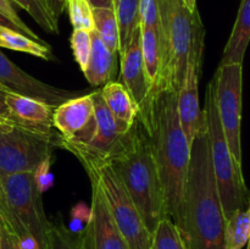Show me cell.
I'll return each mask as SVG.
<instances>
[{
	"label": "cell",
	"instance_id": "cell-1",
	"mask_svg": "<svg viewBox=\"0 0 250 249\" xmlns=\"http://www.w3.org/2000/svg\"><path fill=\"white\" fill-rule=\"evenodd\" d=\"M138 119L146 127L164 192L167 219L181 227L183 202L190 160L188 144L177 110V93L160 88L139 109Z\"/></svg>",
	"mask_w": 250,
	"mask_h": 249
},
{
	"label": "cell",
	"instance_id": "cell-2",
	"mask_svg": "<svg viewBox=\"0 0 250 249\" xmlns=\"http://www.w3.org/2000/svg\"><path fill=\"white\" fill-rule=\"evenodd\" d=\"M225 226L226 219L212 168L204 114L203 124L190 144L180 229L188 249H225Z\"/></svg>",
	"mask_w": 250,
	"mask_h": 249
},
{
	"label": "cell",
	"instance_id": "cell-3",
	"mask_svg": "<svg viewBox=\"0 0 250 249\" xmlns=\"http://www.w3.org/2000/svg\"><path fill=\"white\" fill-rule=\"evenodd\" d=\"M110 166L141 212L146 228L153 233L166 219L164 192L146 127L137 116L124 148L109 161Z\"/></svg>",
	"mask_w": 250,
	"mask_h": 249
},
{
	"label": "cell",
	"instance_id": "cell-4",
	"mask_svg": "<svg viewBox=\"0 0 250 249\" xmlns=\"http://www.w3.org/2000/svg\"><path fill=\"white\" fill-rule=\"evenodd\" d=\"M2 225L19 239L21 249H45L50 221L32 172L0 176Z\"/></svg>",
	"mask_w": 250,
	"mask_h": 249
},
{
	"label": "cell",
	"instance_id": "cell-5",
	"mask_svg": "<svg viewBox=\"0 0 250 249\" xmlns=\"http://www.w3.org/2000/svg\"><path fill=\"white\" fill-rule=\"evenodd\" d=\"M159 10L163 59L160 88H171L178 94L185 81L193 42L198 33L204 31V26L198 9L190 11L183 0H159Z\"/></svg>",
	"mask_w": 250,
	"mask_h": 249
},
{
	"label": "cell",
	"instance_id": "cell-6",
	"mask_svg": "<svg viewBox=\"0 0 250 249\" xmlns=\"http://www.w3.org/2000/svg\"><path fill=\"white\" fill-rule=\"evenodd\" d=\"M209 133L210 154L212 168L216 180L219 197L224 210L225 219L231 217L237 210L243 209L248 204V189L243 176V168L239 167L229 148L224 129L219 119L215 99L214 81H210L205 94L204 106Z\"/></svg>",
	"mask_w": 250,
	"mask_h": 249
},
{
	"label": "cell",
	"instance_id": "cell-7",
	"mask_svg": "<svg viewBox=\"0 0 250 249\" xmlns=\"http://www.w3.org/2000/svg\"><path fill=\"white\" fill-rule=\"evenodd\" d=\"M88 176L99 183L111 216L128 249H150L151 236L138 208L109 164L87 166Z\"/></svg>",
	"mask_w": 250,
	"mask_h": 249
},
{
	"label": "cell",
	"instance_id": "cell-8",
	"mask_svg": "<svg viewBox=\"0 0 250 249\" xmlns=\"http://www.w3.org/2000/svg\"><path fill=\"white\" fill-rule=\"evenodd\" d=\"M59 132L53 136L16 124L0 126V176L33 172L45 158L60 148Z\"/></svg>",
	"mask_w": 250,
	"mask_h": 249
},
{
	"label": "cell",
	"instance_id": "cell-9",
	"mask_svg": "<svg viewBox=\"0 0 250 249\" xmlns=\"http://www.w3.org/2000/svg\"><path fill=\"white\" fill-rule=\"evenodd\" d=\"M212 81L217 112L225 138L234 161L242 168L241 124L243 65L229 63L219 66Z\"/></svg>",
	"mask_w": 250,
	"mask_h": 249
},
{
	"label": "cell",
	"instance_id": "cell-10",
	"mask_svg": "<svg viewBox=\"0 0 250 249\" xmlns=\"http://www.w3.org/2000/svg\"><path fill=\"white\" fill-rule=\"evenodd\" d=\"M53 126L61 137L60 148L70 153L85 148L97 132L93 93L73 97L54 109Z\"/></svg>",
	"mask_w": 250,
	"mask_h": 249
},
{
	"label": "cell",
	"instance_id": "cell-11",
	"mask_svg": "<svg viewBox=\"0 0 250 249\" xmlns=\"http://www.w3.org/2000/svg\"><path fill=\"white\" fill-rule=\"evenodd\" d=\"M97 115V132L93 141L85 148L72 153L83 167L106 164L124 148L128 132H125L107 109L100 89L93 92Z\"/></svg>",
	"mask_w": 250,
	"mask_h": 249
},
{
	"label": "cell",
	"instance_id": "cell-12",
	"mask_svg": "<svg viewBox=\"0 0 250 249\" xmlns=\"http://www.w3.org/2000/svg\"><path fill=\"white\" fill-rule=\"evenodd\" d=\"M205 31L198 33L188 55L185 81L177 94V110L188 144H192L198 129L204 121V111L199 104V76L202 71Z\"/></svg>",
	"mask_w": 250,
	"mask_h": 249
},
{
	"label": "cell",
	"instance_id": "cell-13",
	"mask_svg": "<svg viewBox=\"0 0 250 249\" xmlns=\"http://www.w3.org/2000/svg\"><path fill=\"white\" fill-rule=\"evenodd\" d=\"M92 186L90 217L80 234L84 249H128L111 216L99 183L88 176Z\"/></svg>",
	"mask_w": 250,
	"mask_h": 249
},
{
	"label": "cell",
	"instance_id": "cell-14",
	"mask_svg": "<svg viewBox=\"0 0 250 249\" xmlns=\"http://www.w3.org/2000/svg\"><path fill=\"white\" fill-rule=\"evenodd\" d=\"M0 87L10 93L41 100L54 107L71 98L83 94L82 92L62 89L37 80L33 76L24 72L16 63L12 62L1 51H0Z\"/></svg>",
	"mask_w": 250,
	"mask_h": 249
},
{
	"label": "cell",
	"instance_id": "cell-15",
	"mask_svg": "<svg viewBox=\"0 0 250 249\" xmlns=\"http://www.w3.org/2000/svg\"><path fill=\"white\" fill-rule=\"evenodd\" d=\"M121 83L127 88L139 109L148 103L151 90L149 87L141 46V28H138L128 48L120 56Z\"/></svg>",
	"mask_w": 250,
	"mask_h": 249
},
{
	"label": "cell",
	"instance_id": "cell-16",
	"mask_svg": "<svg viewBox=\"0 0 250 249\" xmlns=\"http://www.w3.org/2000/svg\"><path fill=\"white\" fill-rule=\"evenodd\" d=\"M5 103L12 121L17 126L49 136L58 133L56 129L53 131V112L55 107L51 105L10 92L5 95Z\"/></svg>",
	"mask_w": 250,
	"mask_h": 249
},
{
	"label": "cell",
	"instance_id": "cell-17",
	"mask_svg": "<svg viewBox=\"0 0 250 249\" xmlns=\"http://www.w3.org/2000/svg\"><path fill=\"white\" fill-rule=\"evenodd\" d=\"M90 39L92 50L89 62L83 73L90 85L100 87L114 81L117 70V54L112 53L106 48L95 29L90 32Z\"/></svg>",
	"mask_w": 250,
	"mask_h": 249
},
{
	"label": "cell",
	"instance_id": "cell-18",
	"mask_svg": "<svg viewBox=\"0 0 250 249\" xmlns=\"http://www.w3.org/2000/svg\"><path fill=\"white\" fill-rule=\"evenodd\" d=\"M100 94L122 129L128 132L138 116L139 107L127 88L121 82L111 81L100 88Z\"/></svg>",
	"mask_w": 250,
	"mask_h": 249
},
{
	"label": "cell",
	"instance_id": "cell-19",
	"mask_svg": "<svg viewBox=\"0 0 250 249\" xmlns=\"http://www.w3.org/2000/svg\"><path fill=\"white\" fill-rule=\"evenodd\" d=\"M250 42V0H242L236 22L222 53L220 65H243L246 51Z\"/></svg>",
	"mask_w": 250,
	"mask_h": 249
},
{
	"label": "cell",
	"instance_id": "cell-20",
	"mask_svg": "<svg viewBox=\"0 0 250 249\" xmlns=\"http://www.w3.org/2000/svg\"><path fill=\"white\" fill-rule=\"evenodd\" d=\"M141 28V46L144 67L151 94L160 88L163 59H161L160 34L156 28ZM150 94V95H151Z\"/></svg>",
	"mask_w": 250,
	"mask_h": 249
},
{
	"label": "cell",
	"instance_id": "cell-21",
	"mask_svg": "<svg viewBox=\"0 0 250 249\" xmlns=\"http://www.w3.org/2000/svg\"><path fill=\"white\" fill-rule=\"evenodd\" d=\"M0 48L29 54L45 61L55 60L51 46L46 42H38L10 27L0 26Z\"/></svg>",
	"mask_w": 250,
	"mask_h": 249
},
{
	"label": "cell",
	"instance_id": "cell-22",
	"mask_svg": "<svg viewBox=\"0 0 250 249\" xmlns=\"http://www.w3.org/2000/svg\"><path fill=\"white\" fill-rule=\"evenodd\" d=\"M138 7L139 0H114V11L120 31V56L128 48L134 33L139 28Z\"/></svg>",
	"mask_w": 250,
	"mask_h": 249
},
{
	"label": "cell",
	"instance_id": "cell-23",
	"mask_svg": "<svg viewBox=\"0 0 250 249\" xmlns=\"http://www.w3.org/2000/svg\"><path fill=\"white\" fill-rule=\"evenodd\" d=\"M250 238V204L226 220L225 249H242Z\"/></svg>",
	"mask_w": 250,
	"mask_h": 249
},
{
	"label": "cell",
	"instance_id": "cell-24",
	"mask_svg": "<svg viewBox=\"0 0 250 249\" xmlns=\"http://www.w3.org/2000/svg\"><path fill=\"white\" fill-rule=\"evenodd\" d=\"M93 19L98 36L112 53L119 54L120 31L114 9L93 7Z\"/></svg>",
	"mask_w": 250,
	"mask_h": 249
},
{
	"label": "cell",
	"instance_id": "cell-25",
	"mask_svg": "<svg viewBox=\"0 0 250 249\" xmlns=\"http://www.w3.org/2000/svg\"><path fill=\"white\" fill-rule=\"evenodd\" d=\"M150 249H188L180 227L170 219H163L151 233Z\"/></svg>",
	"mask_w": 250,
	"mask_h": 249
},
{
	"label": "cell",
	"instance_id": "cell-26",
	"mask_svg": "<svg viewBox=\"0 0 250 249\" xmlns=\"http://www.w3.org/2000/svg\"><path fill=\"white\" fill-rule=\"evenodd\" d=\"M45 249H84L80 234L71 231L60 219L50 221Z\"/></svg>",
	"mask_w": 250,
	"mask_h": 249
},
{
	"label": "cell",
	"instance_id": "cell-27",
	"mask_svg": "<svg viewBox=\"0 0 250 249\" xmlns=\"http://www.w3.org/2000/svg\"><path fill=\"white\" fill-rule=\"evenodd\" d=\"M15 5L23 9L29 16L46 32L59 33L58 21L54 19L42 0H11Z\"/></svg>",
	"mask_w": 250,
	"mask_h": 249
},
{
	"label": "cell",
	"instance_id": "cell-28",
	"mask_svg": "<svg viewBox=\"0 0 250 249\" xmlns=\"http://www.w3.org/2000/svg\"><path fill=\"white\" fill-rule=\"evenodd\" d=\"M66 7L73 29L94 31L93 7L88 0H66Z\"/></svg>",
	"mask_w": 250,
	"mask_h": 249
},
{
	"label": "cell",
	"instance_id": "cell-29",
	"mask_svg": "<svg viewBox=\"0 0 250 249\" xmlns=\"http://www.w3.org/2000/svg\"><path fill=\"white\" fill-rule=\"evenodd\" d=\"M70 42L75 61L80 66L81 70L84 72L89 62L90 50H92L90 32L84 31V29H73Z\"/></svg>",
	"mask_w": 250,
	"mask_h": 249
},
{
	"label": "cell",
	"instance_id": "cell-30",
	"mask_svg": "<svg viewBox=\"0 0 250 249\" xmlns=\"http://www.w3.org/2000/svg\"><path fill=\"white\" fill-rule=\"evenodd\" d=\"M139 27L142 28H160V10L159 0H139Z\"/></svg>",
	"mask_w": 250,
	"mask_h": 249
},
{
	"label": "cell",
	"instance_id": "cell-31",
	"mask_svg": "<svg viewBox=\"0 0 250 249\" xmlns=\"http://www.w3.org/2000/svg\"><path fill=\"white\" fill-rule=\"evenodd\" d=\"M14 5L15 4L11 0H0V15H2L6 20H9V21L23 34H26V36L31 37V38L36 39V41L38 42H44L43 39L39 38L38 34L34 33V32L22 21V19L20 17V15L17 14Z\"/></svg>",
	"mask_w": 250,
	"mask_h": 249
},
{
	"label": "cell",
	"instance_id": "cell-32",
	"mask_svg": "<svg viewBox=\"0 0 250 249\" xmlns=\"http://www.w3.org/2000/svg\"><path fill=\"white\" fill-rule=\"evenodd\" d=\"M51 156L53 155L44 159V160L34 168L33 172H32L34 183L37 185V188H38L39 192H41L42 194L53 186V175H51L50 171Z\"/></svg>",
	"mask_w": 250,
	"mask_h": 249
},
{
	"label": "cell",
	"instance_id": "cell-33",
	"mask_svg": "<svg viewBox=\"0 0 250 249\" xmlns=\"http://www.w3.org/2000/svg\"><path fill=\"white\" fill-rule=\"evenodd\" d=\"M1 249H21L17 237L5 225H1Z\"/></svg>",
	"mask_w": 250,
	"mask_h": 249
},
{
	"label": "cell",
	"instance_id": "cell-34",
	"mask_svg": "<svg viewBox=\"0 0 250 249\" xmlns=\"http://www.w3.org/2000/svg\"><path fill=\"white\" fill-rule=\"evenodd\" d=\"M6 93L7 90L0 87V126H2V124H16L12 121L9 109H7V105L5 103V95H6Z\"/></svg>",
	"mask_w": 250,
	"mask_h": 249
},
{
	"label": "cell",
	"instance_id": "cell-35",
	"mask_svg": "<svg viewBox=\"0 0 250 249\" xmlns=\"http://www.w3.org/2000/svg\"><path fill=\"white\" fill-rule=\"evenodd\" d=\"M51 16L58 21L66 9V0H43Z\"/></svg>",
	"mask_w": 250,
	"mask_h": 249
},
{
	"label": "cell",
	"instance_id": "cell-36",
	"mask_svg": "<svg viewBox=\"0 0 250 249\" xmlns=\"http://www.w3.org/2000/svg\"><path fill=\"white\" fill-rule=\"evenodd\" d=\"M92 7H104V9H114V0H88Z\"/></svg>",
	"mask_w": 250,
	"mask_h": 249
},
{
	"label": "cell",
	"instance_id": "cell-37",
	"mask_svg": "<svg viewBox=\"0 0 250 249\" xmlns=\"http://www.w3.org/2000/svg\"><path fill=\"white\" fill-rule=\"evenodd\" d=\"M183 2H185L187 9L190 10V11H195L197 10V0H183Z\"/></svg>",
	"mask_w": 250,
	"mask_h": 249
},
{
	"label": "cell",
	"instance_id": "cell-38",
	"mask_svg": "<svg viewBox=\"0 0 250 249\" xmlns=\"http://www.w3.org/2000/svg\"><path fill=\"white\" fill-rule=\"evenodd\" d=\"M0 26H5V27H10V28L17 29L16 27H15L14 24H12L11 22L9 21V20H6V19H5V17L2 16V15H0ZM17 31H19V29H17Z\"/></svg>",
	"mask_w": 250,
	"mask_h": 249
},
{
	"label": "cell",
	"instance_id": "cell-39",
	"mask_svg": "<svg viewBox=\"0 0 250 249\" xmlns=\"http://www.w3.org/2000/svg\"><path fill=\"white\" fill-rule=\"evenodd\" d=\"M2 222H4V211H2L1 202H0V225H2Z\"/></svg>",
	"mask_w": 250,
	"mask_h": 249
},
{
	"label": "cell",
	"instance_id": "cell-40",
	"mask_svg": "<svg viewBox=\"0 0 250 249\" xmlns=\"http://www.w3.org/2000/svg\"><path fill=\"white\" fill-rule=\"evenodd\" d=\"M248 204H250V193L248 194ZM247 248H250V238H249L248 244H247Z\"/></svg>",
	"mask_w": 250,
	"mask_h": 249
},
{
	"label": "cell",
	"instance_id": "cell-41",
	"mask_svg": "<svg viewBox=\"0 0 250 249\" xmlns=\"http://www.w3.org/2000/svg\"><path fill=\"white\" fill-rule=\"evenodd\" d=\"M0 249H1V225H0Z\"/></svg>",
	"mask_w": 250,
	"mask_h": 249
},
{
	"label": "cell",
	"instance_id": "cell-42",
	"mask_svg": "<svg viewBox=\"0 0 250 249\" xmlns=\"http://www.w3.org/2000/svg\"><path fill=\"white\" fill-rule=\"evenodd\" d=\"M42 1H43V0H42ZM43 2H44V1H43ZM44 5H45V4H44ZM45 7H46V6H45Z\"/></svg>",
	"mask_w": 250,
	"mask_h": 249
},
{
	"label": "cell",
	"instance_id": "cell-43",
	"mask_svg": "<svg viewBox=\"0 0 250 249\" xmlns=\"http://www.w3.org/2000/svg\"><path fill=\"white\" fill-rule=\"evenodd\" d=\"M247 249H250V248H247Z\"/></svg>",
	"mask_w": 250,
	"mask_h": 249
}]
</instances>
